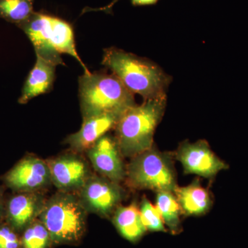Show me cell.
Wrapping results in <instances>:
<instances>
[{
	"label": "cell",
	"mask_w": 248,
	"mask_h": 248,
	"mask_svg": "<svg viewBox=\"0 0 248 248\" xmlns=\"http://www.w3.org/2000/svg\"><path fill=\"white\" fill-rule=\"evenodd\" d=\"M85 154L99 175L119 184L125 179L126 166L115 137L107 134L85 152Z\"/></svg>",
	"instance_id": "8fae6325"
},
{
	"label": "cell",
	"mask_w": 248,
	"mask_h": 248,
	"mask_svg": "<svg viewBox=\"0 0 248 248\" xmlns=\"http://www.w3.org/2000/svg\"><path fill=\"white\" fill-rule=\"evenodd\" d=\"M102 63L130 92L144 100L166 97L172 78L155 62L111 47L104 50Z\"/></svg>",
	"instance_id": "6da1fadb"
},
{
	"label": "cell",
	"mask_w": 248,
	"mask_h": 248,
	"mask_svg": "<svg viewBox=\"0 0 248 248\" xmlns=\"http://www.w3.org/2000/svg\"><path fill=\"white\" fill-rule=\"evenodd\" d=\"M156 207L169 231L172 234H178L182 232V227L180 219L182 210L174 192L166 191L156 192Z\"/></svg>",
	"instance_id": "e0dca14e"
},
{
	"label": "cell",
	"mask_w": 248,
	"mask_h": 248,
	"mask_svg": "<svg viewBox=\"0 0 248 248\" xmlns=\"http://www.w3.org/2000/svg\"><path fill=\"white\" fill-rule=\"evenodd\" d=\"M33 13V0H0V18L16 26Z\"/></svg>",
	"instance_id": "ac0fdd59"
},
{
	"label": "cell",
	"mask_w": 248,
	"mask_h": 248,
	"mask_svg": "<svg viewBox=\"0 0 248 248\" xmlns=\"http://www.w3.org/2000/svg\"><path fill=\"white\" fill-rule=\"evenodd\" d=\"M6 200L4 197V189L0 186V223L4 221L5 208H6Z\"/></svg>",
	"instance_id": "603a6c76"
},
{
	"label": "cell",
	"mask_w": 248,
	"mask_h": 248,
	"mask_svg": "<svg viewBox=\"0 0 248 248\" xmlns=\"http://www.w3.org/2000/svg\"><path fill=\"white\" fill-rule=\"evenodd\" d=\"M112 221L122 237L131 243L138 242L147 231L135 203L128 206L120 205L112 214Z\"/></svg>",
	"instance_id": "2e32d148"
},
{
	"label": "cell",
	"mask_w": 248,
	"mask_h": 248,
	"mask_svg": "<svg viewBox=\"0 0 248 248\" xmlns=\"http://www.w3.org/2000/svg\"><path fill=\"white\" fill-rule=\"evenodd\" d=\"M56 67L37 57L35 66L23 86L22 94L18 99L19 104H27L33 98L50 92L55 81Z\"/></svg>",
	"instance_id": "5bb4252c"
},
{
	"label": "cell",
	"mask_w": 248,
	"mask_h": 248,
	"mask_svg": "<svg viewBox=\"0 0 248 248\" xmlns=\"http://www.w3.org/2000/svg\"><path fill=\"white\" fill-rule=\"evenodd\" d=\"M76 195L88 213L108 218L121 205L125 192L119 183L93 173Z\"/></svg>",
	"instance_id": "52a82bcc"
},
{
	"label": "cell",
	"mask_w": 248,
	"mask_h": 248,
	"mask_svg": "<svg viewBox=\"0 0 248 248\" xmlns=\"http://www.w3.org/2000/svg\"><path fill=\"white\" fill-rule=\"evenodd\" d=\"M125 110L105 112L84 119L81 128L67 137L65 143L74 153H85L99 139L115 128Z\"/></svg>",
	"instance_id": "4fadbf2b"
},
{
	"label": "cell",
	"mask_w": 248,
	"mask_h": 248,
	"mask_svg": "<svg viewBox=\"0 0 248 248\" xmlns=\"http://www.w3.org/2000/svg\"><path fill=\"white\" fill-rule=\"evenodd\" d=\"M46 161L52 184L60 192L76 194L93 174L86 159L73 151Z\"/></svg>",
	"instance_id": "9c48e42d"
},
{
	"label": "cell",
	"mask_w": 248,
	"mask_h": 248,
	"mask_svg": "<svg viewBox=\"0 0 248 248\" xmlns=\"http://www.w3.org/2000/svg\"><path fill=\"white\" fill-rule=\"evenodd\" d=\"M21 240L22 248H48L53 243L48 230L39 218L24 230Z\"/></svg>",
	"instance_id": "d6986e66"
},
{
	"label": "cell",
	"mask_w": 248,
	"mask_h": 248,
	"mask_svg": "<svg viewBox=\"0 0 248 248\" xmlns=\"http://www.w3.org/2000/svg\"><path fill=\"white\" fill-rule=\"evenodd\" d=\"M119 0H112V1L104 6V7L99 8V9H91V8H86L83 10L82 14L84 13L89 12V11H104V12L107 13V14H110L112 11V6L118 1ZM131 4L134 6H153V5H156L157 4L159 0H130Z\"/></svg>",
	"instance_id": "7402d4cb"
},
{
	"label": "cell",
	"mask_w": 248,
	"mask_h": 248,
	"mask_svg": "<svg viewBox=\"0 0 248 248\" xmlns=\"http://www.w3.org/2000/svg\"><path fill=\"white\" fill-rule=\"evenodd\" d=\"M79 97L82 119L135 105L133 93L113 73L97 71L79 78Z\"/></svg>",
	"instance_id": "277c9868"
},
{
	"label": "cell",
	"mask_w": 248,
	"mask_h": 248,
	"mask_svg": "<svg viewBox=\"0 0 248 248\" xmlns=\"http://www.w3.org/2000/svg\"><path fill=\"white\" fill-rule=\"evenodd\" d=\"M166 104L167 97L148 99L124 112L114 128L123 156L133 157L153 146L155 130L162 120Z\"/></svg>",
	"instance_id": "3957f363"
},
{
	"label": "cell",
	"mask_w": 248,
	"mask_h": 248,
	"mask_svg": "<svg viewBox=\"0 0 248 248\" xmlns=\"http://www.w3.org/2000/svg\"><path fill=\"white\" fill-rule=\"evenodd\" d=\"M182 213L186 216H201L208 213L213 201L206 189L195 179L190 185L178 187L174 192Z\"/></svg>",
	"instance_id": "9a60e30c"
},
{
	"label": "cell",
	"mask_w": 248,
	"mask_h": 248,
	"mask_svg": "<svg viewBox=\"0 0 248 248\" xmlns=\"http://www.w3.org/2000/svg\"><path fill=\"white\" fill-rule=\"evenodd\" d=\"M140 214L143 224L147 231L166 232L167 230L156 206L152 204L146 197L142 198L140 208Z\"/></svg>",
	"instance_id": "ffe728a7"
},
{
	"label": "cell",
	"mask_w": 248,
	"mask_h": 248,
	"mask_svg": "<svg viewBox=\"0 0 248 248\" xmlns=\"http://www.w3.org/2000/svg\"><path fill=\"white\" fill-rule=\"evenodd\" d=\"M1 180L14 192H43L53 184L46 161L32 155L19 160L5 173Z\"/></svg>",
	"instance_id": "ba28073f"
},
{
	"label": "cell",
	"mask_w": 248,
	"mask_h": 248,
	"mask_svg": "<svg viewBox=\"0 0 248 248\" xmlns=\"http://www.w3.org/2000/svg\"><path fill=\"white\" fill-rule=\"evenodd\" d=\"M125 179L129 187L136 190L174 192L178 187L172 155L154 146L131 158Z\"/></svg>",
	"instance_id": "8992f818"
},
{
	"label": "cell",
	"mask_w": 248,
	"mask_h": 248,
	"mask_svg": "<svg viewBox=\"0 0 248 248\" xmlns=\"http://www.w3.org/2000/svg\"><path fill=\"white\" fill-rule=\"evenodd\" d=\"M46 200L43 192H14L6 199L4 221L22 234L39 218Z\"/></svg>",
	"instance_id": "7c38bea8"
},
{
	"label": "cell",
	"mask_w": 248,
	"mask_h": 248,
	"mask_svg": "<svg viewBox=\"0 0 248 248\" xmlns=\"http://www.w3.org/2000/svg\"><path fill=\"white\" fill-rule=\"evenodd\" d=\"M87 215L76 193L58 191L46 201L38 218L54 244H73L84 236Z\"/></svg>",
	"instance_id": "5b68a950"
},
{
	"label": "cell",
	"mask_w": 248,
	"mask_h": 248,
	"mask_svg": "<svg viewBox=\"0 0 248 248\" xmlns=\"http://www.w3.org/2000/svg\"><path fill=\"white\" fill-rule=\"evenodd\" d=\"M0 248H22L21 234L5 221L0 223Z\"/></svg>",
	"instance_id": "44dd1931"
},
{
	"label": "cell",
	"mask_w": 248,
	"mask_h": 248,
	"mask_svg": "<svg viewBox=\"0 0 248 248\" xmlns=\"http://www.w3.org/2000/svg\"><path fill=\"white\" fill-rule=\"evenodd\" d=\"M174 156L182 164L186 174H197L212 179L220 171L229 169V166L213 153L205 140H199L195 143L182 142Z\"/></svg>",
	"instance_id": "30bf717a"
},
{
	"label": "cell",
	"mask_w": 248,
	"mask_h": 248,
	"mask_svg": "<svg viewBox=\"0 0 248 248\" xmlns=\"http://www.w3.org/2000/svg\"><path fill=\"white\" fill-rule=\"evenodd\" d=\"M17 27L24 31L31 40L36 57H40L55 66H65L62 55L67 54L79 62L84 73H91L77 51L73 27L66 21L34 11L29 19Z\"/></svg>",
	"instance_id": "7a4b0ae2"
}]
</instances>
